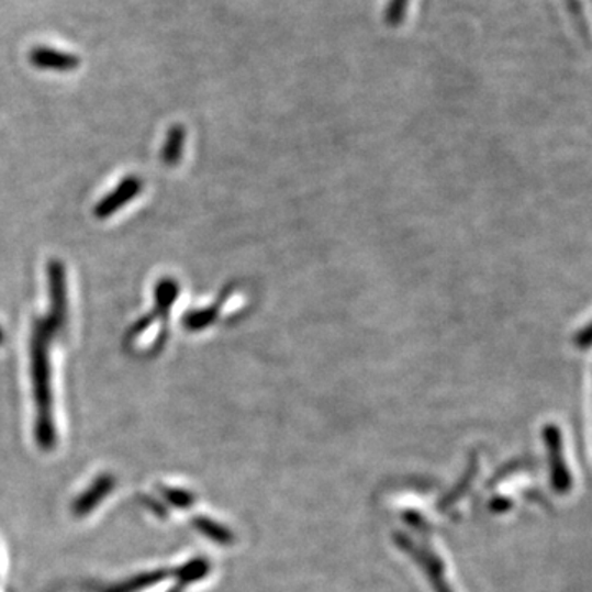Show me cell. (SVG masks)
Wrapping results in <instances>:
<instances>
[{"label":"cell","mask_w":592,"mask_h":592,"mask_svg":"<svg viewBox=\"0 0 592 592\" xmlns=\"http://www.w3.org/2000/svg\"><path fill=\"white\" fill-rule=\"evenodd\" d=\"M2 340H3V334H2V331H0V344H2Z\"/></svg>","instance_id":"ac0fdd59"},{"label":"cell","mask_w":592,"mask_h":592,"mask_svg":"<svg viewBox=\"0 0 592 592\" xmlns=\"http://www.w3.org/2000/svg\"><path fill=\"white\" fill-rule=\"evenodd\" d=\"M191 525L200 532L201 535L221 547H231L236 544V535L226 525L208 517H194Z\"/></svg>","instance_id":"ba28073f"},{"label":"cell","mask_w":592,"mask_h":592,"mask_svg":"<svg viewBox=\"0 0 592 592\" xmlns=\"http://www.w3.org/2000/svg\"><path fill=\"white\" fill-rule=\"evenodd\" d=\"M211 563L204 558H197L191 560L190 563L181 565L178 570L174 571L177 580L180 581V587H188V584L197 583V581L204 580L210 574Z\"/></svg>","instance_id":"8fae6325"},{"label":"cell","mask_w":592,"mask_h":592,"mask_svg":"<svg viewBox=\"0 0 592 592\" xmlns=\"http://www.w3.org/2000/svg\"><path fill=\"white\" fill-rule=\"evenodd\" d=\"M168 592H181V587L174 588V590L168 591Z\"/></svg>","instance_id":"e0dca14e"},{"label":"cell","mask_w":592,"mask_h":592,"mask_svg":"<svg viewBox=\"0 0 592 592\" xmlns=\"http://www.w3.org/2000/svg\"><path fill=\"white\" fill-rule=\"evenodd\" d=\"M171 574H174V571L165 570V568L164 570L148 571V573H141L137 577L129 578V580L122 581V583L102 588L99 592H141L161 583V581L168 580V577H171Z\"/></svg>","instance_id":"52a82bcc"},{"label":"cell","mask_w":592,"mask_h":592,"mask_svg":"<svg viewBox=\"0 0 592 592\" xmlns=\"http://www.w3.org/2000/svg\"><path fill=\"white\" fill-rule=\"evenodd\" d=\"M160 492L165 501L168 504L175 505L177 509H190L197 502L194 495L191 492L185 491V489L164 488L161 485Z\"/></svg>","instance_id":"7c38bea8"},{"label":"cell","mask_w":592,"mask_h":592,"mask_svg":"<svg viewBox=\"0 0 592 592\" xmlns=\"http://www.w3.org/2000/svg\"><path fill=\"white\" fill-rule=\"evenodd\" d=\"M68 310H56L45 320H38L32 336V380L35 393V439L42 451H53L56 446L55 415H53L52 370H49V343L65 327Z\"/></svg>","instance_id":"6da1fadb"},{"label":"cell","mask_w":592,"mask_h":592,"mask_svg":"<svg viewBox=\"0 0 592 592\" xmlns=\"http://www.w3.org/2000/svg\"><path fill=\"white\" fill-rule=\"evenodd\" d=\"M142 502H144L145 507L150 509V511L154 512L157 517L167 518V509H165L164 505L160 504V502L155 501V499L148 498V495L142 498Z\"/></svg>","instance_id":"9a60e30c"},{"label":"cell","mask_w":592,"mask_h":592,"mask_svg":"<svg viewBox=\"0 0 592 592\" xmlns=\"http://www.w3.org/2000/svg\"><path fill=\"white\" fill-rule=\"evenodd\" d=\"M393 541L400 550L413 558L416 565L425 571L429 584L435 592H455L446 580V567L436 551H433L428 545L416 544L413 538L405 534H393Z\"/></svg>","instance_id":"7a4b0ae2"},{"label":"cell","mask_w":592,"mask_h":592,"mask_svg":"<svg viewBox=\"0 0 592 592\" xmlns=\"http://www.w3.org/2000/svg\"><path fill=\"white\" fill-rule=\"evenodd\" d=\"M492 511L495 512H504L507 511V509L512 507L511 501H507V499H494V502H492Z\"/></svg>","instance_id":"2e32d148"},{"label":"cell","mask_w":592,"mask_h":592,"mask_svg":"<svg viewBox=\"0 0 592 592\" xmlns=\"http://www.w3.org/2000/svg\"><path fill=\"white\" fill-rule=\"evenodd\" d=\"M115 479L112 474H101L75 502L71 512L76 518H85L108 498L114 489Z\"/></svg>","instance_id":"277c9868"},{"label":"cell","mask_w":592,"mask_h":592,"mask_svg":"<svg viewBox=\"0 0 592 592\" xmlns=\"http://www.w3.org/2000/svg\"><path fill=\"white\" fill-rule=\"evenodd\" d=\"M410 0H389L386 7V13H383V20L387 25L399 26L400 23L405 20L406 10H409Z\"/></svg>","instance_id":"4fadbf2b"},{"label":"cell","mask_w":592,"mask_h":592,"mask_svg":"<svg viewBox=\"0 0 592 592\" xmlns=\"http://www.w3.org/2000/svg\"><path fill=\"white\" fill-rule=\"evenodd\" d=\"M142 190V181L137 177H127L108 198L101 201L96 206V216L99 220H105V217L112 216L119 208L127 204L129 201L134 200Z\"/></svg>","instance_id":"8992f818"},{"label":"cell","mask_w":592,"mask_h":592,"mask_svg":"<svg viewBox=\"0 0 592 592\" xmlns=\"http://www.w3.org/2000/svg\"><path fill=\"white\" fill-rule=\"evenodd\" d=\"M545 445H547L548 465H550V479L557 494H568L573 485L570 468L565 461L563 438L558 426L548 425L544 432Z\"/></svg>","instance_id":"3957f363"},{"label":"cell","mask_w":592,"mask_h":592,"mask_svg":"<svg viewBox=\"0 0 592 592\" xmlns=\"http://www.w3.org/2000/svg\"><path fill=\"white\" fill-rule=\"evenodd\" d=\"M185 137H187V132L181 125H174L168 132L167 142H165L164 152H161V158H164V164L168 167H174L180 161L181 152H183Z\"/></svg>","instance_id":"30bf717a"},{"label":"cell","mask_w":592,"mask_h":592,"mask_svg":"<svg viewBox=\"0 0 592 592\" xmlns=\"http://www.w3.org/2000/svg\"><path fill=\"white\" fill-rule=\"evenodd\" d=\"M478 458H476V456H472L471 461H469L468 469H466L465 476H462V479H459V481L456 482L455 488H453L451 491H449L448 494H446L445 498L442 499V502H439V509H442V511H448V509H451L453 505H455L456 502H458L459 499H461L462 495H465L466 492L469 491L472 481H474L476 476H478Z\"/></svg>","instance_id":"9c48e42d"},{"label":"cell","mask_w":592,"mask_h":592,"mask_svg":"<svg viewBox=\"0 0 592 592\" xmlns=\"http://www.w3.org/2000/svg\"><path fill=\"white\" fill-rule=\"evenodd\" d=\"M565 5L570 10V15L573 16L578 29L587 35V20H584L583 5H581L580 0H565Z\"/></svg>","instance_id":"5bb4252c"},{"label":"cell","mask_w":592,"mask_h":592,"mask_svg":"<svg viewBox=\"0 0 592 592\" xmlns=\"http://www.w3.org/2000/svg\"><path fill=\"white\" fill-rule=\"evenodd\" d=\"M30 63L35 68L65 72L75 71L81 59L78 56L71 55V53L59 52V49L49 48V46H35L30 52Z\"/></svg>","instance_id":"5b68a950"}]
</instances>
